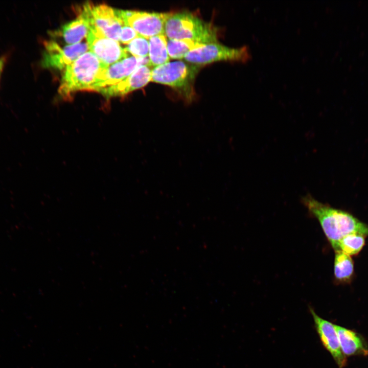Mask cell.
<instances>
[{
	"label": "cell",
	"instance_id": "cell-1",
	"mask_svg": "<svg viewBox=\"0 0 368 368\" xmlns=\"http://www.w3.org/2000/svg\"><path fill=\"white\" fill-rule=\"evenodd\" d=\"M302 202L317 219L334 249L339 241L349 234L368 236V225L351 214L321 203L309 195L303 197Z\"/></svg>",
	"mask_w": 368,
	"mask_h": 368
},
{
	"label": "cell",
	"instance_id": "cell-2",
	"mask_svg": "<svg viewBox=\"0 0 368 368\" xmlns=\"http://www.w3.org/2000/svg\"><path fill=\"white\" fill-rule=\"evenodd\" d=\"M108 65L87 51L67 66L62 76L58 93L66 100L79 90L94 91Z\"/></svg>",
	"mask_w": 368,
	"mask_h": 368
},
{
	"label": "cell",
	"instance_id": "cell-3",
	"mask_svg": "<svg viewBox=\"0 0 368 368\" xmlns=\"http://www.w3.org/2000/svg\"><path fill=\"white\" fill-rule=\"evenodd\" d=\"M164 33L168 39H190L203 44L218 42V29L190 12H171Z\"/></svg>",
	"mask_w": 368,
	"mask_h": 368
},
{
	"label": "cell",
	"instance_id": "cell-4",
	"mask_svg": "<svg viewBox=\"0 0 368 368\" xmlns=\"http://www.w3.org/2000/svg\"><path fill=\"white\" fill-rule=\"evenodd\" d=\"M198 70V66L187 62L169 61L152 69L151 81L172 87L189 104L195 95L194 84Z\"/></svg>",
	"mask_w": 368,
	"mask_h": 368
},
{
	"label": "cell",
	"instance_id": "cell-5",
	"mask_svg": "<svg viewBox=\"0 0 368 368\" xmlns=\"http://www.w3.org/2000/svg\"><path fill=\"white\" fill-rule=\"evenodd\" d=\"M250 58L246 46L233 48L216 42L196 48L187 54L183 59L187 62L199 66L222 61L246 62Z\"/></svg>",
	"mask_w": 368,
	"mask_h": 368
},
{
	"label": "cell",
	"instance_id": "cell-6",
	"mask_svg": "<svg viewBox=\"0 0 368 368\" xmlns=\"http://www.w3.org/2000/svg\"><path fill=\"white\" fill-rule=\"evenodd\" d=\"M86 38L89 51L108 65L129 56V54L118 41L106 37L94 25L90 24Z\"/></svg>",
	"mask_w": 368,
	"mask_h": 368
},
{
	"label": "cell",
	"instance_id": "cell-7",
	"mask_svg": "<svg viewBox=\"0 0 368 368\" xmlns=\"http://www.w3.org/2000/svg\"><path fill=\"white\" fill-rule=\"evenodd\" d=\"M88 13L90 24L100 29L108 38L120 41L123 27L125 25L121 10L116 9L105 5H84Z\"/></svg>",
	"mask_w": 368,
	"mask_h": 368
},
{
	"label": "cell",
	"instance_id": "cell-8",
	"mask_svg": "<svg viewBox=\"0 0 368 368\" xmlns=\"http://www.w3.org/2000/svg\"><path fill=\"white\" fill-rule=\"evenodd\" d=\"M170 14L121 10L125 25L130 26L139 35L147 39L165 34V24Z\"/></svg>",
	"mask_w": 368,
	"mask_h": 368
},
{
	"label": "cell",
	"instance_id": "cell-9",
	"mask_svg": "<svg viewBox=\"0 0 368 368\" xmlns=\"http://www.w3.org/2000/svg\"><path fill=\"white\" fill-rule=\"evenodd\" d=\"M44 46L42 66L58 70L65 68L88 49L87 43L82 42L61 48L57 42L50 40L45 41Z\"/></svg>",
	"mask_w": 368,
	"mask_h": 368
},
{
	"label": "cell",
	"instance_id": "cell-10",
	"mask_svg": "<svg viewBox=\"0 0 368 368\" xmlns=\"http://www.w3.org/2000/svg\"><path fill=\"white\" fill-rule=\"evenodd\" d=\"M145 64L149 65L148 57L136 58L132 56L108 65L95 91L99 92L102 89L118 84L128 77L137 67Z\"/></svg>",
	"mask_w": 368,
	"mask_h": 368
},
{
	"label": "cell",
	"instance_id": "cell-11",
	"mask_svg": "<svg viewBox=\"0 0 368 368\" xmlns=\"http://www.w3.org/2000/svg\"><path fill=\"white\" fill-rule=\"evenodd\" d=\"M310 311L324 347L330 353L338 367H343L347 364V360L341 351L334 325L319 316L311 308Z\"/></svg>",
	"mask_w": 368,
	"mask_h": 368
},
{
	"label": "cell",
	"instance_id": "cell-12",
	"mask_svg": "<svg viewBox=\"0 0 368 368\" xmlns=\"http://www.w3.org/2000/svg\"><path fill=\"white\" fill-rule=\"evenodd\" d=\"M151 66L148 64L137 67L131 75L115 85L101 89L99 93L107 98L123 96L143 87L151 81Z\"/></svg>",
	"mask_w": 368,
	"mask_h": 368
},
{
	"label": "cell",
	"instance_id": "cell-13",
	"mask_svg": "<svg viewBox=\"0 0 368 368\" xmlns=\"http://www.w3.org/2000/svg\"><path fill=\"white\" fill-rule=\"evenodd\" d=\"M76 19L62 27L61 35L65 42L69 45L80 43L87 36L90 26L88 12L84 6Z\"/></svg>",
	"mask_w": 368,
	"mask_h": 368
},
{
	"label": "cell",
	"instance_id": "cell-14",
	"mask_svg": "<svg viewBox=\"0 0 368 368\" xmlns=\"http://www.w3.org/2000/svg\"><path fill=\"white\" fill-rule=\"evenodd\" d=\"M340 346L344 355H368V347L360 335L340 326L334 325Z\"/></svg>",
	"mask_w": 368,
	"mask_h": 368
},
{
	"label": "cell",
	"instance_id": "cell-15",
	"mask_svg": "<svg viewBox=\"0 0 368 368\" xmlns=\"http://www.w3.org/2000/svg\"><path fill=\"white\" fill-rule=\"evenodd\" d=\"M167 37L165 34L150 38L149 41V65L156 67L170 61L167 50Z\"/></svg>",
	"mask_w": 368,
	"mask_h": 368
},
{
	"label": "cell",
	"instance_id": "cell-16",
	"mask_svg": "<svg viewBox=\"0 0 368 368\" xmlns=\"http://www.w3.org/2000/svg\"><path fill=\"white\" fill-rule=\"evenodd\" d=\"M334 274L340 282L351 281L354 274V263L351 257L342 251H335Z\"/></svg>",
	"mask_w": 368,
	"mask_h": 368
},
{
	"label": "cell",
	"instance_id": "cell-17",
	"mask_svg": "<svg viewBox=\"0 0 368 368\" xmlns=\"http://www.w3.org/2000/svg\"><path fill=\"white\" fill-rule=\"evenodd\" d=\"M203 44L190 39H167V50L170 58L181 59L191 51L203 46Z\"/></svg>",
	"mask_w": 368,
	"mask_h": 368
},
{
	"label": "cell",
	"instance_id": "cell-18",
	"mask_svg": "<svg viewBox=\"0 0 368 368\" xmlns=\"http://www.w3.org/2000/svg\"><path fill=\"white\" fill-rule=\"evenodd\" d=\"M364 244L365 236L352 233L342 238L334 250L342 251L350 256L356 255L361 250Z\"/></svg>",
	"mask_w": 368,
	"mask_h": 368
},
{
	"label": "cell",
	"instance_id": "cell-19",
	"mask_svg": "<svg viewBox=\"0 0 368 368\" xmlns=\"http://www.w3.org/2000/svg\"><path fill=\"white\" fill-rule=\"evenodd\" d=\"M129 54L136 58L148 57L149 41L144 37L138 35L125 48Z\"/></svg>",
	"mask_w": 368,
	"mask_h": 368
},
{
	"label": "cell",
	"instance_id": "cell-20",
	"mask_svg": "<svg viewBox=\"0 0 368 368\" xmlns=\"http://www.w3.org/2000/svg\"><path fill=\"white\" fill-rule=\"evenodd\" d=\"M138 35L133 29L125 25L122 29L120 41L124 44H128Z\"/></svg>",
	"mask_w": 368,
	"mask_h": 368
},
{
	"label": "cell",
	"instance_id": "cell-21",
	"mask_svg": "<svg viewBox=\"0 0 368 368\" xmlns=\"http://www.w3.org/2000/svg\"><path fill=\"white\" fill-rule=\"evenodd\" d=\"M9 57V53H6L0 56V83L2 74Z\"/></svg>",
	"mask_w": 368,
	"mask_h": 368
}]
</instances>
